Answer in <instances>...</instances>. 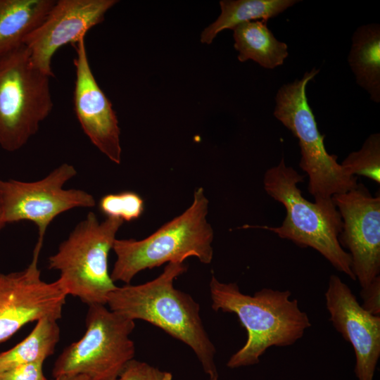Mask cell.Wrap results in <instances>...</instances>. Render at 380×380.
I'll list each match as a JSON object with an SVG mask.
<instances>
[{
	"mask_svg": "<svg viewBox=\"0 0 380 380\" xmlns=\"http://www.w3.org/2000/svg\"><path fill=\"white\" fill-rule=\"evenodd\" d=\"M187 270L184 262L167 263L154 279L117 286L107 297L108 308L134 321H146L192 349L208 380H218L215 347L200 315L199 304L176 289L175 280Z\"/></svg>",
	"mask_w": 380,
	"mask_h": 380,
	"instance_id": "6da1fadb",
	"label": "cell"
},
{
	"mask_svg": "<svg viewBox=\"0 0 380 380\" xmlns=\"http://www.w3.org/2000/svg\"><path fill=\"white\" fill-rule=\"evenodd\" d=\"M211 308L235 314L247 333L244 345L227 362L231 369L255 365L270 347H286L301 338L311 327L290 291L263 288L253 296L242 293L234 282L224 283L212 274Z\"/></svg>",
	"mask_w": 380,
	"mask_h": 380,
	"instance_id": "7a4b0ae2",
	"label": "cell"
},
{
	"mask_svg": "<svg viewBox=\"0 0 380 380\" xmlns=\"http://www.w3.org/2000/svg\"><path fill=\"white\" fill-rule=\"evenodd\" d=\"M305 176L287 166L282 157L277 165L264 175L266 193L286 209L285 218L279 227L259 226L289 240L302 248H312L319 253L338 271L352 280L350 255L338 242L343 222L331 198L310 202L303 197L298 184Z\"/></svg>",
	"mask_w": 380,
	"mask_h": 380,
	"instance_id": "3957f363",
	"label": "cell"
},
{
	"mask_svg": "<svg viewBox=\"0 0 380 380\" xmlns=\"http://www.w3.org/2000/svg\"><path fill=\"white\" fill-rule=\"evenodd\" d=\"M208 200L200 187L194 194L192 204L180 215L165 223L141 240L115 239L116 255L110 277L113 282L130 284L141 271L164 263L184 262L194 256L203 264L213 258L214 232L208 222Z\"/></svg>",
	"mask_w": 380,
	"mask_h": 380,
	"instance_id": "277c9868",
	"label": "cell"
},
{
	"mask_svg": "<svg viewBox=\"0 0 380 380\" xmlns=\"http://www.w3.org/2000/svg\"><path fill=\"white\" fill-rule=\"evenodd\" d=\"M123 221L107 217L99 222L90 212L48 259V268L60 273L58 279L67 295L87 305H106L116 285L108 272V255Z\"/></svg>",
	"mask_w": 380,
	"mask_h": 380,
	"instance_id": "5b68a950",
	"label": "cell"
},
{
	"mask_svg": "<svg viewBox=\"0 0 380 380\" xmlns=\"http://www.w3.org/2000/svg\"><path fill=\"white\" fill-rule=\"evenodd\" d=\"M319 72L306 71L300 80L282 85L275 96L274 116L298 139L301 158L299 166L308 176V192L315 201L329 199L357 185V177L338 163V156L325 148L324 135L318 129L308 103L306 86Z\"/></svg>",
	"mask_w": 380,
	"mask_h": 380,
	"instance_id": "8992f818",
	"label": "cell"
},
{
	"mask_svg": "<svg viewBox=\"0 0 380 380\" xmlns=\"http://www.w3.org/2000/svg\"><path fill=\"white\" fill-rule=\"evenodd\" d=\"M51 77L33 63L23 44L0 56V147H23L51 113Z\"/></svg>",
	"mask_w": 380,
	"mask_h": 380,
	"instance_id": "52a82bcc",
	"label": "cell"
},
{
	"mask_svg": "<svg viewBox=\"0 0 380 380\" xmlns=\"http://www.w3.org/2000/svg\"><path fill=\"white\" fill-rule=\"evenodd\" d=\"M88 306L84 335L57 357L52 375L82 374L89 380H116L135 355L134 343L129 337L135 322L106 305Z\"/></svg>",
	"mask_w": 380,
	"mask_h": 380,
	"instance_id": "ba28073f",
	"label": "cell"
},
{
	"mask_svg": "<svg viewBox=\"0 0 380 380\" xmlns=\"http://www.w3.org/2000/svg\"><path fill=\"white\" fill-rule=\"evenodd\" d=\"M76 175L73 165L63 163L38 181L0 179L6 224L31 221L38 228V240L44 241L47 227L58 215L75 208L94 207L96 201L91 194L82 189H63Z\"/></svg>",
	"mask_w": 380,
	"mask_h": 380,
	"instance_id": "9c48e42d",
	"label": "cell"
},
{
	"mask_svg": "<svg viewBox=\"0 0 380 380\" xmlns=\"http://www.w3.org/2000/svg\"><path fill=\"white\" fill-rule=\"evenodd\" d=\"M42 246L37 241L32 261L23 270L0 272V343L30 322L61 317L68 295L58 279H42L38 260Z\"/></svg>",
	"mask_w": 380,
	"mask_h": 380,
	"instance_id": "30bf717a",
	"label": "cell"
},
{
	"mask_svg": "<svg viewBox=\"0 0 380 380\" xmlns=\"http://www.w3.org/2000/svg\"><path fill=\"white\" fill-rule=\"evenodd\" d=\"M331 199L343 222L338 242L349 251L355 279L365 288L380 273V196L358 183Z\"/></svg>",
	"mask_w": 380,
	"mask_h": 380,
	"instance_id": "8fae6325",
	"label": "cell"
},
{
	"mask_svg": "<svg viewBox=\"0 0 380 380\" xmlns=\"http://www.w3.org/2000/svg\"><path fill=\"white\" fill-rule=\"evenodd\" d=\"M116 0H58L40 24L25 39L34 65L51 77L53 56L62 46L75 44L104 20Z\"/></svg>",
	"mask_w": 380,
	"mask_h": 380,
	"instance_id": "7c38bea8",
	"label": "cell"
},
{
	"mask_svg": "<svg viewBox=\"0 0 380 380\" xmlns=\"http://www.w3.org/2000/svg\"><path fill=\"white\" fill-rule=\"evenodd\" d=\"M72 46L75 80L73 106L84 133L91 142L112 162L120 164L122 148L118 120L111 102L99 87L91 70L85 37Z\"/></svg>",
	"mask_w": 380,
	"mask_h": 380,
	"instance_id": "4fadbf2b",
	"label": "cell"
},
{
	"mask_svg": "<svg viewBox=\"0 0 380 380\" xmlns=\"http://www.w3.org/2000/svg\"><path fill=\"white\" fill-rule=\"evenodd\" d=\"M325 300L333 327L353 348L357 380H373L380 357V316L365 310L335 274L329 277Z\"/></svg>",
	"mask_w": 380,
	"mask_h": 380,
	"instance_id": "5bb4252c",
	"label": "cell"
},
{
	"mask_svg": "<svg viewBox=\"0 0 380 380\" xmlns=\"http://www.w3.org/2000/svg\"><path fill=\"white\" fill-rule=\"evenodd\" d=\"M348 62L357 84L375 103L380 102V25L358 27L352 36Z\"/></svg>",
	"mask_w": 380,
	"mask_h": 380,
	"instance_id": "9a60e30c",
	"label": "cell"
},
{
	"mask_svg": "<svg viewBox=\"0 0 380 380\" xmlns=\"http://www.w3.org/2000/svg\"><path fill=\"white\" fill-rule=\"evenodd\" d=\"M55 0H0V56L23 45Z\"/></svg>",
	"mask_w": 380,
	"mask_h": 380,
	"instance_id": "2e32d148",
	"label": "cell"
},
{
	"mask_svg": "<svg viewBox=\"0 0 380 380\" xmlns=\"http://www.w3.org/2000/svg\"><path fill=\"white\" fill-rule=\"evenodd\" d=\"M267 20H258L243 23L232 30L234 49L238 60H252L267 69L284 64L289 56L286 43L276 39L267 25Z\"/></svg>",
	"mask_w": 380,
	"mask_h": 380,
	"instance_id": "e0dca14e",
	"label": "cell"
},
{
	"mask_svg": "<svg viewBox=\"0 0 380 380\" xmlns=\"http://www.w3.org/2000/svg\"><path fill=\"white\" fill-rule=\"evenodd\" d=\"M298 0H222L221 13L201 34L203 44H210L216 36L226 29L250 21L266 20L277 16Z\"/></svg>",
	"mask_w": 380,
	"mask_h": 380,
	"instance_id": "ac0fdd59",
	"label": "cell"
},
{
	"mask_svg": "<svg viewBox=\"0 0 380 380\" xmlns=\"http://www.w3.org/2000/svg\"><path fill=\"white\" fill-rule=\"evenodd\" d=\"M56 319H39L32 331L11 349L0 353V372L16 366L43 362L53 354L60 340V327Z\"/></svg>",
	"mask_w": 380,
	"mask_h": 380,
	"instance_id": "d6986e66",
	"label": "cell"
},
{
	"mask_svg": "<svg viewBox=\"0 0 380 380\" xmlns=\"http://www.w3.org/2000/svg\"><path fill=\"white\" fill-rule=\"evenodd\" d=\"M350 175L363 176L380 183V134H370L360 149L351 152L340 163Z\"/></svg>",
	"mask_w": 380,
	"mask_h": 380,
	"instance_id": "ffe728a7",
	"label": "cell"
},
{
	"mask_svg": "<svg viewBox=\"0 0 380 380\" xmlns=\"http://www.w3.org/2000/svg\"><path fill=\"white\" fill-rule=\"evenodd\" d=\"M99 208L107 217L130 222L141 215L144 203L138 194L127 191L103 196L99 201Z\"/></svg>",
	"mask_w": 380,
	"mask_h": 380,
	"instance_id": "44dd1931",
	"label": "cell"
},
{
	"mask_svg": "<svg viewBox=\"0 0 380 380\" xmlns=\"http://www.w3.org/2000/svg\"><path fill=\"white\" fill-rule=\"evenodd\" d=\"M118 380H172V375L146 362L132 359L122 369Z\"/></svg>",
	"mask_w": 380,
	"mask_h": 380,
	"instance_id": "7402d4cb",
	"label": "cell"
},
{
	"mask_svg": "<svg viewBox=\"0 0 380 380\" xmlns=\"http://www.w3.org/2000/svg\"><path fill=\"white\" fill-rule=\"evenodd\" d=\"M43 362L23 364L0 372V380H47Z\"/></svg>",
	"mask_w": 380,
	"mask_h": 380,
	"instance_id": "603a6c76",
	"label": "cell"
},
{
	"mask_svg": "<svg viewBox=\"0 0 380 380\" xmlns=\"http://www.w3.org/2000/svg\"><path fill=\"white\" fill-rule=\"evenodd\" d=\"M360 296L362 308L374 316H380V276L376 277L367 287L362 288Z\"/></svg>",
	"mask_w": 380,
	"mask_h": 380,
	"instance_id": "cb8c5ba5",
	"label": "cell"
},
{
	"mask_svg": "<svg viewBox=\"0 0 380 380\" xmlns=\"http://www.w3.org/2000/svg\"><path fill=\"white\" fill-rule=\"evenodd\" d=\"M53 378V380H89L88 377L82 374H66Z\"/></svg>",
	"mask_w": 380,
	"mask_h": 380,
	"instance_id": "d4e9b609",
	"label": "cell"
},
{
	"mask_svg": "<svg viewBox=\"0 0 380 380\" xmlns=\"http://www.w3.org/2000/svg\"><path fill=\"white\" fill-rule=\"evenodd\" d=\"M5 225H6V223L4 219L3 204H2L1 196L0 194V230H1L4 227Z\"/></svg>",
	"mask_w": 380,
	"mask_h": 380,
	"instance_id": "484cf974",
	"label": "cell"
},
{
	"mask_svg": "<svg viewBox=\"0 0 380 380\" xmlns=\"http://www.w3.org/2000/svg\"><path fill=\"white\" fill-rule=\"evenodd\" d=\"M116 380H118V379H116Z\"/></svg>",
	"mask_w": 380,
	"mask_h": 380,
	"instance_id": "4316f807",
	"label": "cell"
}]
</instances>
